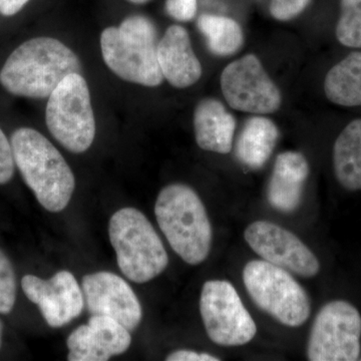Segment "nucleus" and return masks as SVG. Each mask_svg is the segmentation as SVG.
<instances>
[{
    "label": "nucleus",
    "instance_id": "f257e3e1",
    "mask_svg": "<svg viewBox=\"0 0 361 361\" xmlns=\"http://www.w3.org/2000/svg\"><path fill=\"white\" fill-rule=\"evenodd\" d=\"M82 73L77 54L61 40L39 37L18 45L0 70V85L13 96L49 99L59 82Z\"/></svg>",
    "mask_w": 361,
    "mask_h": 361
},
{
    "label": "nucleus",
    "instance_id": "f03ea898",
    "mask_svg": "<svg viewBox=\"0 0 361 361\" xmlns=\"http://www.w3.org/2000/svg\"><path fill=\"white\" fill-rule=\"evenodd\" d=\"M11 142L16 167L40 205L52 213L65 210L75 179L61 152L32 128L14 130Z\"/></svg>",
    "mask_w": 361,
    "mask_h": 361
},
{
    "label": "nucleus",
    "instance_id": "7ed1b4c3",
    "mask_svg": "<svg viewBox=\"0 0 361 361\" xmlns=\"http://www.w3.org/2000/svg\"><path fill=\"white\" fill-rule=\"evenodd\" d=\"M156 219L176 254L190 265L204 262L212 246L213 231L199 195L184 184L164 188L157 198Z\"/></svg>",
    "mask_w": 361,
    "mask_h": 361
},
{
    "label": "nucleus",
    "instance_id": "20e7f679",
    "mask_svg": "<svg viewBox=\"0 0 361 361\" xmlns=\"http://www.w3.org/2000/svg\"><path fill=\"white\" fill-rule=\"evenodd\" d=\"M158 32L153 21L133 16L118 27L102 32L101 49L108 68L126 82L155 87L163 84L158 59Z\"/></svg>",
    "mask_w": 361,
    "mask_h": 361
},
{
    "label": "nucleus",
    "instance_id": "39448f33",
    "mask_svg": "<svg viewBox=\"0 0 361 361\" xmlns=\"http://www.w3.org/2000/svg\"><path fill=\"white\" fill-rule=\"evenodd\" d=\"M109 235L118 266L135 283H147L159 276L169 264L165 246L148 218L128 207L111 218Z\"/></svg>",
    "mask_w": 361,
    "mask_h": 361
},
{
    "label": "nucleus",
    "instance_id": "423d86ee",
    "mask_svg": "<svg viewBox=\"0 0 361 361\" xmlns=\"http://www.w3.org/2000/svg\"><path fill=\"white\" fill-rule=\"evenodd\" d=\"M243 282L259 310L285 326H301L310 318L307 292L283 268L265 260L249 261L243 269Z\"/></svg>",
    "mask_w": 361,
    "mask_h": 361
},
{
    "label": "nucleus",
    "instance_id": "0eeeda50",
    "mask_svg": "<svg viewBox=\"0 0 361 361\" xmlns=\"http://www.w3.org/2000/svg\"><path fill=\"white\" fill-rule=\"evenodd\" d=\"M45 122L52 137L75 154L87 151L96 135V120L87 80L80 73L63 78L51 92Z\"/></svg>",
    "mask_w": 361,
    "mask_h": 361
},
{
    "label": "nucleus",
    "instance_id": "6e6552de",
    "mask_svg": "<svg viewBox=\"0 0 361 361\" xmlns=\"http://www.w3.org/2000/svg\"><path fill=\"white\" fill-rule=\"evenodd\" d=\"M361 315L353 304L334 300L318 311L307 343L311 361H355L361 351Z\"/></svg>",
    "mask_w": 361,
    "mask_h": 361
},
{
    "label": "nucleus",
    "instance_id": "1a4fd4ad",
    "mask_svg": "<svg viewBox=\"0 0 361 361\" xmlns=\"http://www.w3.org/2000/svg\"><path fill=\"white\" fill-rule=\"evenodd\" d=\"M200 313L207 336L221 346H241L257 334V326L238 292L226 280L205 282L201 291Z\"/></svg>",
    "mask_w": 361,
    "mask_h": 361
},
{
    "label": "nucleus",
    "instance_id": "9d476101",
    "mask_svg": "<svg viewBox=\"0 0 361 361\" xmlns=\"http://www.w3.org/2000/svg\"><path fill=\"white\" fill-rule=\"evenodd\" d=\"M220 82L223 96L234 110L267 115L281 106V92L255 54H246L229 63Z\"/></svg>",
    "mask_w": 361,
    "mask_h": 361
},
{
    "label": "nucleus",
    "instance_id": "9b49d317",
    "mask_svg": "<svg viewBox=\"0 0 361 361\" xmlns=\"http://www.w3.org/2000/svg\"><path fill=\"white\" fill-rule=\"evenodd\" d=\"M244 238L263 260L298 276L311 278L319 273L320 263L295 234L269 221H256L246 228Z\"/></svg>",
    "mask_w": 361,
    "mask_h": 361
},
{
    "label": "nucleus",
    "instance_id": "f8f14e48",
    "mask_svg": "<svg viewBox=\"0 0 361 361\" xmlns=\"http://www.w3.org/2000/svg\"><path fill=\"white\" fill-rule=\"evenodd\" d=\"M25 296L39 306L45 322L59 329L82 314L85 306L82 290L70 271H59L49 280L35 275L21 279Z\"/></svg>",
    "mask_w": 361,
    "mask_h": 361
},
{
    "label": "nucleus",
    "instance_id": "ddd939ff",
    "mask_svg": "<svg viewBox=\"0 0 361 361\" xmlns=\"http://www.w3.org/2000/svg\"><path fill=\"white\" fill-rule=\"evenodd\" d=\"M82 288L85 303L92 315L113 318L130 332L137 329L142 317L141 303L122 277L108 271L92 273L85 275Z\"/></svg>",
    "mask_w": 361,
    "mask_h": 361
},
{
    "label": "nucleus",
    "instance_id": "4468645a",
    "mask_svg": "<svg viewBox=\"0 0 361 361\" xmlns=\"http://www.w3.org/2000/svg\"><path fill=\"white\" fill-rule=\"evenodd\" d=\"M132 343L130 332L108 316L92 315L87 324L73 330L66 341L70 361H106L123 355Z\"/></svg>",
    "mask_w": 361,
    "mask_h": 361
},
{
    "label": "nucleus",
    "instance_id": "2eb2a0df",
    "mask_svg": "<svg viewBox=\"0 0 361 361\" xmlns=\"http://www.w3.org/2000/svg\"><path fill=\"white\" fill-rule=\"evenodd\" d=\"M159 65L164 80L177 89H186L202 77V65L195 54L186 28L172 25L158 44Z\"/></svg>",
    "mask_w": 361,
    "mask_h": 361
},
{
    "label": "nucleus",
    "instance_id": "dca6fc26",
    "mask_svg": "<svg viewBox=\"0 0 361 361\" xmlns=\"http://www.w3.org/2000/svg\"><path fill=\"white\" fill-rule=\"evenodd\" d=\"M310 172V164L303 154L287 151L278 155L267 187L271 207L282 213L297 210Z\"/></svg>",
    "mask_w": 361,
    "mask_h": 361
},
{
    "label": "nucleus",
    "instance_id": "f3484780",
    "mask_svg": "<svg viewBox=\"0 0 361 361\" xmlns=\"http://www.w3.org/2000/svg\"><path fill=\"white\" fill-rule=\"evenodd\" d=\"M236 120L220 101L202 99L194 111V130L197 144L204 151L229 154L232 151Z\"/></svg>",
    "mask_w": 361,
    "mask_h": 361
},
{
    "label": "nucleus",
    "instance_id": "a211bd4d",
    "mask_svg": "<svg viewBox=\"0 0 361 361\" xmlns=\"http://www.w3.org/2000/svg\"><path fill=\"white\" fill-rule=\"evenodd\" d=\"M279 130L270 118L252 116L246 121L235 148L236 158L250 170H259L269 160L276 146Z\"/></svg>",
    "mask_w": 361,
    "mask_h": 361
},
{
    "label": "nucleus",
    "instance_id": "6ab92c4d",
    "mask_svg": "<svg viewBox=\"0 0 361 361\" xmlns=\"http://www.w3.org/2000/svg\"><path fill=\"white\" fill-rule=\"evenodd\" d=\"M334 169L342 188L361 191V118L351 121L336 137Z\"/></svg>",
    "mask_w": 361,
    "mask_h": 361
},
{
    "label": "nucleus",
    "instance_id": "aec40b11",
    "mask_svg": "<svg viewBox=\"0 0 361 361\" xmlns=\"http://www.w3.org/2000/svg\"><path fill=\"white\" fill-rule=\"evenodd\" d=\"M324 92L337 106H361V51L351 52L330 68L324 80Z\"/></svg>",
    "mask_w": 361,
    "mask_h": 361
},
{
    "label": "nucleus",
    "instance_id": "412c9836",
    "mask_svg": "<svg viewBox=\"0 0 361 361\" xmlns=\"http://www.w3.org/2000/svg\"><path fill=\"white\" fill-rule=\"evenodd\" d=\"M197 25L206 39L209 51L215 56H233L243 45V30L232 18L215 14H202Z\"/></svg>",
    "mask_w": 361,
    "mask_h": 361
},
{
    "label": "nucleus",
    "instance_id": "4be33fe9",
    "mask_svg": "<svg viewBox=\"0 0 361 361\" xmlns=\"http://www.w3.org/2000/svg\"><path fill=\"white\" fill-rule=\"evenodd\" d=\"M336 39L350 49H361V0H341Z\"/></svg>",
    "mask_w": 361,
    "mask_h": 361
},
{
    "label": "nucleus",
    "instance_id": "5701e85b",
    "mask_svg": "<svg viewBox=\"0 0 361 361\" xmlns=\"http://www.w3.org/2000/svg\"><path fill=\"white\" fill-rule=\"evenodd\" d=\"M16 300V277L13 266L0 249V314H9Z\"/></svg>",
    "mask_w": 361,
    "mask_h": 361
},
{
    "label": "nucleus",
    "instance_id": "b1692460",
    "mask_svg": "<svg viewBox=\"0 0 361 361\" xmlns=\"http://www.w3.org/2000/svg\"><path fill=\"white\" fill-rule=\"evenodd\" d=\"M311 0H271L270 13L279 21L293 20L305 11Z\"/></svg>",
    "mask_w": 361,
    "mask_h": 361
},
{
    "label": "nucleus",
    "instance_id": "393cba45",
    "mask_svg": "<svg viewBox=\"0 0 361 361\" xmlns=\"http://www.w3.org/2000/svg\"><path fill=\"white\" fill-rule=\"evenodd\" d=\"M14 161L13 146L8 141L4 130L0 129V185H6L14 174Z\"/></svg>",
    "mask_w": 361,
    "mask_h": 361
},
{
    "label": "nucleus",
    "instance_id": "a878e982",
    "mask_svg": "<svg viewBox=\"0 0 361 361\" xmlns=\"http://www.w3.org/2000/svg\"><path fill=\"white\" fill-rule=\"evenodd\" d=\"M166 11L174 20L187 23L196 16L197 0H167Z\"/></svg>",
    "mask_w": 361,
    "mask_h": 361
},
{
    "label": "nucleus",
    "instance_id": "bb28decb",
    "mask_svg": "<svg viewBox=\"0 0 361 361\" xmlns=\"http://www.w3.org/2000/svg\"><path fill=\"white\" fill-rule=\"evenodd\" d=\"M167 361H219L221 360L217 356L209 355V353H198L193 350H182L174 351L166 358Z\"/></svg>",
    "mask_w": 361,
    "mask_h": 361
},
{
    "label": "nucleus",
    "instance_id": "cd10ccee",
    "mask_svg": "<svg viewBox=\"0 0 361 361\" xmlns=\"http://www.w3.org/2000/svg\"><path fill=\"white\" fill-rule=\"evenodd\" d=\"M30 0H0V13L4 16H13L20 13Z\"/></svg>",
    "mask_w": 361,
    "mask_h": 361
},
{
    "label": "nucleus",
    "instance_id": "c85d7f7f",
    "mask_svg": "<svg viewBox=\"0 0 361 361\" xmlns=\"http://www.w3.org/2000/svg\"><path fill=\"white\" fill-rule=\"evenodd\" d=\"M129 1L135 4H147V2L149 1V0H129Z\"/></svg>",
    "mask_w": 361,
    "mask_h": 361
},
{
    "label": "nucleus",
    "instance_id": "c756f323",
    "mask_svg": "<svg viewBox=\"0 0 361 361\" xmlns=\"http://www.w3.org/2000/svg\"><path fill=\"white\" fill-rule=\"evenodd\" d=\"M0 348H1V326H0Z\"/></svg>",
    "mask_w": 361,
    "mask_h": 361
},
{
    "label": "nucleus",
    "instance_id": "7c9ffc66",
    "mask_svg": "<svg viewBox=\"0 0 361 361\" xmlns=\"http://www.w3.org/2000/svg\"><path fill=\"white\" fill-rule=\"evenodd\" d=\"M360 360H361V357H360Z\"/></svg>",
    "mask_w": 361,
    "mask_h": 361
}]
</instances>
